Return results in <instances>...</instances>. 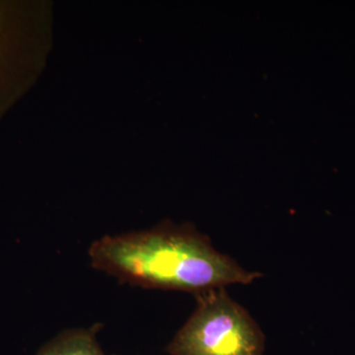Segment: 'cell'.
<instances>
[{"label":"cell","instance_id":"1","mask_svg":"<svg viewBox=\"0 0 355 355\" xmlns=\"http://www.w3.org/2000/svg\"><path fill=\"white\" fill-rule=\"evenodd\" d=\"M96 270L132 286L189 292L196 296L260 279L191 225L164 223L139 232L107 235L88 251Z\"/></svg>","mask_w":355,"mask_h":355},{"label":"cell","instance_id":"2","mask_svg":"<svg viewBox=\"0 0 355 355\" xmlns=\"http://www.w3.org/2000/svg\"><path fill=\"white\" fill-rule=\"evenodd\" d=\"M197 308L169 345L170 355H263L266 338L225 288L198 294Z\"/></svg>","mask_w":355,"mask_h":355},{"label":"cell","instance_id":"3","mask_svg":"<svg viewBox=\"0 0 355 355\" xmlns=\"http://www.w3.org/2000/svg\"><path fill=\"white\" fill-rule=\"evenodd\" d=\"M51 11L44 3H0V98L9 103L43 69L51 39Z\"/></svg>","mask_w":355,"mask_h":355},{"label":"cell","instance_id":"4","mask_svg":"<svg viewBox=\"0 0 355 355\" xmlns=\"http://www.w3.org/2000/svg\"><path fill=\"white\" fill-rule=\"evenodd\" d=\"M98 330L97 327H92L62 331L44 345L37 355H107L98 343Z\"/></svg>","mask_w":355,"mask_h":355}]
</instances>
